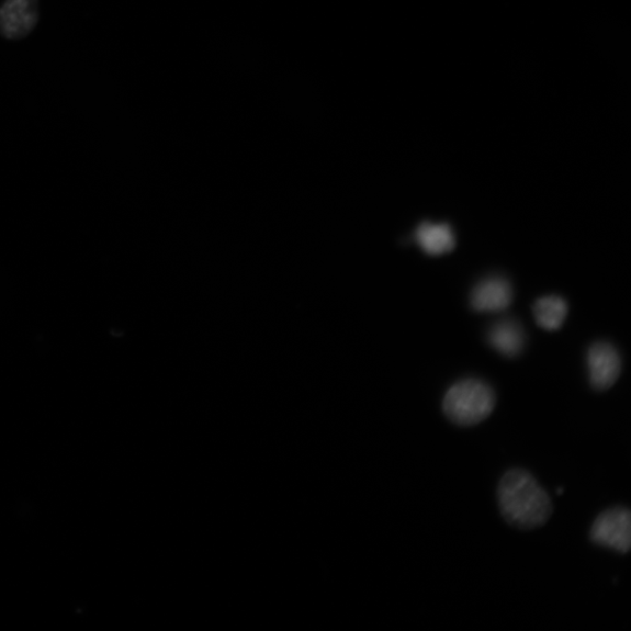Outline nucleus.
<instances>
[{"instance_id":"7ed1b4c3","label":"nucleus","mask_w":631,"mask_h":631,"mask_svg":"<svg viewBox=\"0 0 631 631\" xmlns=\"http://www.w3.org/2000/svg\"><path fill=\"white\" fill-rule=\"evenodd\" d=\"M590 540L594 544L628 553L631 548V515L629 509L618 507L602 512L593 522Z\"/></svg>"},{"instance_id":"423d86ee","label":"nucleus","mask_w":631,"mask_h":631,"mask_svg":"<svg viewBox=\"0 0 631 631\" xmlns=\"http://www.w3.org/2000/svg\"><path fill=\"white\" fill-rule=\"evenodd\" d=\"M512 301V288L502 278H491L475 286L472 305L480 313H498L508 308Z\"/></svg>"},{"instance_id":"f03ea898","label":"nucleus","mask_w":631,"mask_h":631,"mask_svg":"<svg viewBox=\"0 0 631 631\" xmlns=\"http://www.w3.org/2000/svg\"><path fill=\"white\" fill-rule=\"evenodd\" d=\"M496 401V393L489 384L469 378L447 391L442 410L449 421L460 427H472L492 416Z\"/></svg>"},{"instance_id":"f257e3e1","label":"nucleus","mask_w":631,"mask_h":631,"mask_svg":"<svg viewBox=\"0 0 631 631\" xmlns=\"http://www.w3.org/2000/svg\"><path fill=\"white\" fill-rule=\"evenodd\" d=\"M497 498L503 518L519 530L545 526L553 512L549 494L525 469H512L502 477Z\"/></svg>"},{"instance_id":"20e7f679","label":"nucleus","mask_w":631,"mask_h":631,"mask_svg":"<svg viewBox=\"0 0 631 631\" xmlns=\"http://www.w3.org/2000/svg\"><path fill=\"white\" fill-rule=\"evenodd\" d=\"M40 0H5L0 7V37L21 41L37 27Z\"/></svg>"},{"instance_id":"0eeeda50","label":"nucleus","mask_w":631,"mask_h":631,"mask_svg":"<svg viewBox=\"0 0 631 631\" xmlns=\"http://www.w3.org/2000/svg\"><path fill=\"white\" fill-rule=\"evenodd\" d=\"M416 241L430 257L447 255L455 248V234L448 224L422 223L416 230Z\"/></svg>"},{"instance_id":"1a4fd4ad","label":"nucleus","mask_w":631,"mask_h":631,"mask_svg":"<svg viewBox=\"0 0 631 631\" xmlns=\"http://www.w3.org/2000/svg\"><path fill=\"white\" fill-rule=\"evenodd\" d=\"M533 314L540 327L555 331L563 327L567 316V303L559 296H547L536 302Z\"/></svg>"},{"instance_id":"39448f33","label":"nucleus","mask_w":631,"mask_h":631,"mask_svg":"<svg viewBox=\"0 0 631 631\" xmlns=\"http://www.w3.org/2000/svg\"><path fill=\"white\" fill-rule=\"evenodd\" d=\"M589 383L595 391H607L618 382L622 370L618 350L608 342H597L587 356Z\"/></svg>"},{"instance_id":"6e6552de","label":"nucleus","mask_w":631,"mask_h":631,"mask_svg":"<svg viewBox=\"0 0 631 631\" xmlns=\"http://www.w3.org/2000/svg\"><path fill=\"white\" fill-rule=\"evenodd\" d=\"M492 347L505 357H516L526 345L525 331L512 319L495 324L489 333Z\"/></svg>"}]
</instances>
